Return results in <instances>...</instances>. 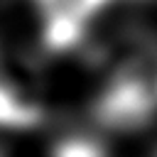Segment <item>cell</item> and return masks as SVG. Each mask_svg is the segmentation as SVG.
Masks as SVG:
<instances>
[{
  "instance_id": "6da1fadb",
  "label": "cell",
  "mask_w": 157,
  "mask_h": 157,
  "mask_svg": "<svg viewBox=\"0 0 157 157\" xmlns=\"http://www.w3.org/2000/svg\"><path fill=\"white\" fill-rule=\"evenodd\" d=\"M42 118H44V108L37 88L7 74H0V128L27 130L39 125Z\"/></svg>"
},
{
  "instance_id": "7a4b0ae2",
  "label": "cell",
  "mask_w": 157,
  "mask_h": 157,
  "mask_svg": "<svg viewBox=\"0 0 157 157\" xmlns=\"http://www.w3.org/2000/svg\"><path fill=\"white\" fill-rule=\"evenodd\" d=\"M52 157H105V150L96 132L71 128L54 140Z\"/></svg>"
},
{
  "instance_id": "3957f363",
  "label": "cell",
  "mask_w": 157,
  "mask_h": 157,
  "mask_svg": "<svg viewBox=\"0 0 157 157\" xmlns=\"http://www.w3.org/2000/svg\"><path fill=\"white\" fill-rule=\"evenodd\" d=\"M0 157H5V155H2V152H0Z\"/></svg>"
}]
</instances>
